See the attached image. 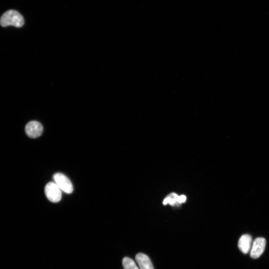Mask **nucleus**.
Listing matches in <instances>:
<instances>
[{
  "instance_id": "obj_2",
  "label": "nucleus",
  "mask_w": 269,
  "mask_h": 269,
  "mask_svg": "<svg viewBox=\"0 0 269 269\" xmlns=\"http://www.w3.org/2000/svg\"><path fill=\"white\" fill-rule=\"evenodd\" d=\"M62 190L58 185L53 182L48 183L45 187V194L47 199L51 202L57 203L62 199Z\"/></svg>"
},
{
  "instance_id": "obj_7",
  "label": "nucleus",
  "mask_w": 269,
  "mask_h": 269,
  "mask_svg": "<svg viewBox=\"0 0 269 269\" xmlns=\"http://www.w3.org/2000/svg\"><path fill=\"white\" fill-rule=\"evenodd\" d=\"M136 260L140 269H154L150 259L147 255L138 253L136 256Z\"/></svg>"
},
{
  "instance_id": "obj_9",
  "label": "nucleus",
  "mask_w": 269,
  "mask_h": 269,
  "mask_svg": "<svg viewBox=\"0 0 269 269\" xmlns=\"http://www.w3.org/2000/svg\"><path fill=\"white\" fill-rule=\"evenodd\" d=\"M186 201V197L185 195H182L181 196H178L177 199V203L181 204L182 203L185 202Z\"/></svg>"
},
{
  "instance_id": "obj_10",
  "label": "nucleus",
  "mask_w": 269,
  "mask_h": 269,
  "mask_svg": "<svg viewBox=\"0 0 269 269\" xmlns=\"http://www.w3.org/2000/svg\"><path fill=\"white\" fill-rule=\"evenodd\" d=\"M169 197H168L167 198H166V199L164 201L163 204H164V205H167V204L169 203Z\"/></svg>"
},
{
  "instance_id": "obj_3",
  "label": "nucleus",
  "mask_w": 269,
  "mask_h": 269,
  "mask_svg": "<svg viewBox=\"0 0 269 269\" xmlns=\"http://www.w3.org/2000/svg\"><path fill=\"white\" fill-rule=\"evenodd\" d=\"M53 179L55 183L62 191L68 194L73 192V184L69 179L64 174L62 173H57L53 175Z\"/></svg>"
},
{
  "instance_id": "obj_6",
  "label": "nucleus",
  "mask_w": 269,
  "mask_h": 269,
  "mask_svg": "<svg viewBox=\"0 0 269 269\" xmlns=\"http://www.w3.org/2000/svg\"><path fill=\"white\" fill-rule=\"evenodd\" d=\"M253 238L249 235L242 236L238 242V247L244 254H247L253 246Z\"/></svg>"
},
{
  "instance_id": "obj_4",
  "label": "nucleus",
  "mask_w": 269,
  "mask_h": 269,
  "mask_svg": "<svg viewBox=\"0 0 269 269\" xmlns=\"http://www.w3.org/2000/svg\"><path fill=\"white\" fill-rule=\"evenodd\" d=\"M25 131L27 135L30 138H37L42 135L43 127L40 122L32 121L27 124Z\"/></svg>"
},
{
  "instance_id": "obj_8",
  "label": "nucleus",
  "mask_w": 269,
  "mask_h": 269,
  "mask_svg": "<svg viewBox=\"0 0 269 269\" xmlns=\"http://www.w3.org/2000/svg\"><path fill=\"white\" fill-rule=\"evenodd\" d=\"M122 262L124 269H140L134 260L130 258H124Z\"/></svg>"
},
{
  "instance_id": "obj_1",
  "label": "nucleus",
  "mask_w": 269,
  "mask_h": 269,
  "mask_svg": "<svg viewBox=\"0 0 269 269\" xmlns=\"http://www.w3.org/2000/svg\"><path fill=\"white\" fill-rule=\"evenodd\" d=\"M23 16L15 10H9L5 13L0 19V25L3 27L13 26L16 28H21L24 25Z\"/></svg>"
},
{
  "instance_id": "obj_5",
  "label": "nucleus",
  "mask_w": 269,
  "mask_h": 269,
  "mask_svg": "<svg viewBox=\"0 0 269 269\" xmlns=\"http://www.w3.org/2000/svg\"><path fill=\"white\" fill-rule=\"evenodd\" d=\"M266 244L265 238L258 237L255 239L250 250V256L253 259L260 257L264 253Z\"/></svg>"
}]
</instances>
